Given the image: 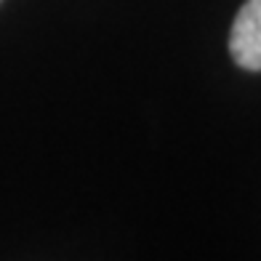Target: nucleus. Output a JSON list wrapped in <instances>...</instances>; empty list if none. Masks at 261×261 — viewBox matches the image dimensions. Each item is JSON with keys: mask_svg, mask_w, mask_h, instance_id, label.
Returning a JSON list of instances; mask_svg holds the SVG:
<instances>
[{"mask_svg": "<svg viewBox=\"0 0 261 261\" xmlns=\"http://www.w3.org/2000/svg\"><path fill=\"white\" fill-rule=\"evenodd\" d=\"M229 54L237 67L261 72V0H245L229 32Z\"/></svg>", "mask_w": 261, "mask_h": 261, "instance_id": "1", "label": "nucleus"}]
</instances>
